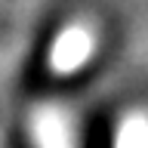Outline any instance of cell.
<instances>
[{"label": "cell", "instance_id": "obj_1", "mask_svg": "<svg viewBox=\"0 0 148 148\" xmlns=\"http://www.w3.org/2000/svg\"><path fill=\"white\" fill-rule=\"evenodd\" d=\"M92 53H96V31L86 22H71L56 34L46 65L59 77H71L92 59Z\"/></svg>", "mask_w": 148, "mask_h": 148}, {"label": "cell", "instance_id": "obj_2", "mask_svg": "<svg viewBox=\"0 0 148 148\" xmlns=\"http://www.w3.org/2000/svg\"><path fill=\"white\" fill-rule=\"evenodd\" d=\"M28 130H31L34 148H77L71 120H68V114L59 105L34 108L31 117H28Z\"/></svg>", "mask_w": 148, "mask_h": 148}, {"label": "cell", "instance_id": "obj_3", "mask_svg": "<svg viewBox=\"0 0 148 148\" xmlns=\"http://www.w3.org/2000/svg\"><path fill=\"white\" fill-rule=\"evenodd\" d=\"M114 148H148V114L133 111L127 120H120Z\"/></svg>", "mask_w": 148, "mask_h": 148}]
</instances>
